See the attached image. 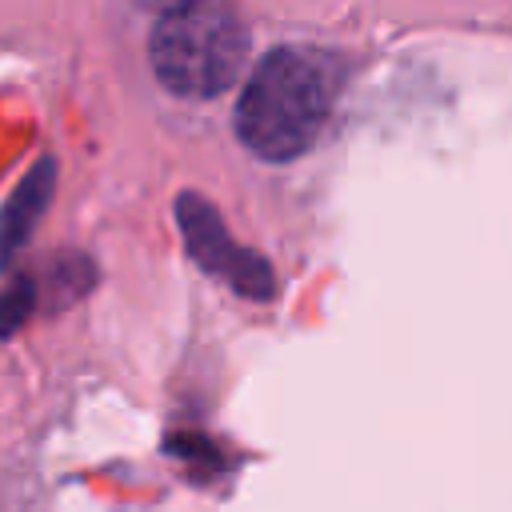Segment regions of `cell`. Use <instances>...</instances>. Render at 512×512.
Returning <instances> with one entry per match:
<instances>
[{"mask_svg": "<svg viewBox=\"0 0 512 512\" xmlns=\"http://www.w3.org/2000/svg\"><path fill=\"white\" fill-rule=\"evenodd\" d=\"M336 100L328 60L304 48L268 52L236 100V132L264 160H292L316 144Z\"/></svg>", "mask_w": 512, "mask_h": 512, "instance_id": "1", "label": "cell"}, {"mask_svg": "<svg viewBox=\"0 0 512 512\" xmlns=\"http://www.w3.org/2000/svg\"><path fill=\"white\" fill-rule=\"evenodd\" d=\"M148 56L156 80L168 92L204 100V96H220L240 80L248 56V32L232 8L196 0L180 12L160 16Z\"/></svg>", "mask_w": 512, "mask_h": 512, "instance_id": "2", "label": "cell"}, {"mask_svg": "<svg viewBox=\"0 0 512 512\" xmlns=\"http://www.w3.org/2000/svg\"><path fill=\"white\" fill-rule=\"evenodd\" d=\"M176 224H180V232H184V244H188L192 260H196L204 272L228 280L240 296H252V300H268V296H272V268H268L256 252L240 248V244L224 232V220H220V212H216L208 200L184 192V196L176 200Z\"/></svg>", "mask_w": 512, "mask_h": 512, "instance_id": "3", "label": "cell"}, {"mask_svg": "<svg viewBox=\"0 0 512 512\" xmlns=\"http://www.w3.org/2000/svg\"><path fill=\"white\" fill-rule=\"evenodd\" d=\"M52 200V160H40L16 188V196L4 204L0 212V260H8L36 228L40 212L48 208Z\"/></svg>", "mask_w": 512, "mask_h": 512, "instance_id": "4", "label": "cell"}, {"mask_svg": "<svg viewBox=\"0 0 512 512\" xmlns=\"http://www.w3.org/2000/svg\"><path fill=\"white\" fill-rule=\"evenodd\" d=\"M32 304H36V288H32V280H16V284H8V288L0 292V336L16 332V328L28 320Z\"/></svg>", "mask_w": 512, "mask_h": 512, "instance_id": "5", "label": "cell"}, {"mask_svg": "<svg viewBox=\"0 0 512 512\" xmlns=\"http://www.w3.org/2000/svg\"><path fill=\"white\" fill-rule=\"evenodd\" d=\"M136 4H144V8H152V12H160V16H168V12H180V8H188V4H196V0H136Z\"/></svg>", "mask_w": 512, "mask_h": 512, "instance_id": "6", "label": "cell"}]
</instances>
